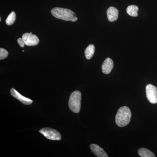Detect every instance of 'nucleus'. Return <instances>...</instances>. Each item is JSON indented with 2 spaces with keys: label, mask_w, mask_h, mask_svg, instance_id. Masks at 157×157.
I'll use <instances>...</instances> for the list:
<instances>
[{
  "label": "nucleus",
  "mask_w": 157,
  "mask_h": 157,
  "mask_svg": "<svg viewBox=\"0 0 157 157\" xmlns=\"http://www.w3.org/2000/svg\"><path fill=\"white\" fill-rule=\"evenodd\" d=\"M51 13L54 17L66 21L75 22L78 18L75 13L70 9L56 7L52 9Z\"/></svg>",
  "instance_id": "obj_1"
},
{
  "label": "nucleus",
  "mask_w": 157,
  "mask_h": 157,
  "mask_svg": "<svg viewBox=\"0 0 157 157\" xmlns=\"http://www.w3.org/2000/svg\"><path fill=\"white\" fill-rule=\"evenodd\" d=\"M132 117V112L128 107L124 106L118 110L115 122L118 126L124 127L128 124Z\"/></svg>",
  "instance_id": "obj_2"
},
{
  "label": "nucleus",
  "mask_w": 157,
  "mask_h": 157,
  "mask_svg": "<svg viewBox=\"0 0 157 157\" xmlns=\"http://www.w3.org/2000/svg\"><path fill=\"white\" fill-rule=\"evenodd\" d=\"M81 93L79 91H75L70 95L69 101V107L74 113H78L81 108Z\"/></svg>",
  "instance_id": "obj_3"
},
{
  "label": "nucleus",
  "mask_w": 157,
  "mask_h": 157,
  "mask_svg": "<svg viewBox=\"0 0 157 157\" xmlns=\"http://www.w3.org/2000/svg\"><path fill=\"white\" fill-rule=\"evenodd\" d=\"M39 132L49 140H59L61 139V135L59 132L55 129L45 128L41 129Z\"/></svg>",
  "instance_id": "obj_4"
},
{
  "label": "nucleus",
  "mask_w": 157,
  "mask_h": 157,
  "mask_svg": "<svg viewBox=\"0 0 157 157\" xmlns=\"http://www.w3.org/2000/svg\"><path fill=\"white\" fill-rule=\"evenodd\" d=\"M146 97L148 101L153 104L157 103V88L149 84L146 87Z\"/></svg>",
  "instance_id": "obj_5"
},
{
  "label": "nucleus",
  "mask_w": 157,
  "mask_h": 157,
  "mask_svg": "<svg viewBox=\"0 0 157 157\" xmlns=\"http://www.w3.org/2000/svg\"><path fill=\"white\" fill-rule=\"evenodd\" d=\"M22 38L25 44L27 46H35L39 42V38L32 33H25L22 35Z\"/></svg>",
  "instance_id": "obj_6"
},
{
  "label": "nucleus",
  "mask_w": 157,
  "mask_h": 157,
  "mask_svg": "<svg viewBox=\"0 0 157 157\" xmlns=\"http://www.w3.org/2000/svg\"><path fill=\"white\" fill-rule=\"evenodd\" d=\"M10 93L12 97L17 99L23 104L25 105H30L33 103V101L32 100L24 97L14 88H11L10 90Z\"/></svg>",
  "instance_id": "obj_7"
},
{
  "label": "nucleus",
  "mask_w": 157,
  "mask_h": 157,
  "mask_svg": "<svg viewBox=\"0 0 157 157\" xmlns=\"http://www.w3.org/2000/svg\"><path fill=\"white\" fill-rule=\"evenodd\" d=\"M113 62L112 59L107 58L105 59L102 64V72L105 74H109L113 68Z\"/></svg>",
  "instance_id": "obj_8"
},
{
  "label": "nucleus",
  "mask_w": 157,
  "mask_h": 157,
  "mask_svg": "<svg viewBox=\"0 0 157 157\" xmlns=\"http://www.w3.org/2000/svg\"><path fill=\"white\" fill-rule=\"evenodd\" d=\"M92 152L96 156L98 157H108V156L102 147L96 144H92L90 146Z\"/></svg>",
  "instance_id": "obj_9"
},
{
  "label": "nucleus",
  "mask_w": 157,
  "mask_h": 157,
  "mask_svg": "<svg viewBox=\"0 0 157 157\" xmlns=\"http://www.w3.org/2000/svg\"><path fill=\"white\" fill-rule=\"evenodd\" d=\"M107 18L110 22L115 21L118 17V11L115 7H110L107 11Z\"/></svg>",
  "instance_id": "obj_10"
},
{
  "label": "nucleus",
  "mask_w": 157,
  "mask_h": 157,
  "mask_svg": "<svg viewBox=\"0 0 157 157\" xmlns=\"http://www.w3.org/2000/svg\"><path fill=\"white\" fill-rule=\"evenodd\" d=\"M138 153L141 157H155L153 152L145 148H140L138 150Z\"/></svg>",
  "instance_id": "obj_11"
},
{
  "label": "nucleus",
  "mask_w": 157,
  "mask_h": 157,
  "mask_svg": "<svg viewBox=\"0 0 157 157\" xmlns=\"http://www.w3.org/2000/svg\"><path fill=\"white\" fill-rule=\"evenodd\" d=\"M95 49V48L94 45L93 44H90L86 48L85 51V55L87 59H90L92 57L94 54Z\"/></svg>",
  "instance_id": "obj_12"
},
{
  "label": "nucleus",
  "mask_w": 157,
  "mask_h": 157,
  "mask_svg": "<svg viewBox=\"0 0 157 157\" xmlns=\"http://www.w3.org/2000/svg\"><path fill=\"white\" fill-rule=\"evenodd\" d=\"M138 8L135 5L129 6L127 9V12L128 15L132 17H137L138 15Z\"/></svg>",
  "instance_id": "obj_13"
},
{
  "label": "nucleus",
  "mask_w": 157,
  "mask_h": 157,
  "mask_svg": "<svg viewBox=\"0 0 157 157\" xmlns=\"http://www.w3.org/2000/svg\"><path fill=\"white\" fill-rule=\"evenodd\" d=\"M16 20V14L14 11H12L6 20V24L8 25H11Z\"/></svg>",
  "instance_id": "obj_14"
},
{
  "label": "nucleus",
  "mask_w": 157,
  "mask_h": 157,
  "mask_svg": "<svg viewBox=\"0 0 157 157\" xmlns=\"http://www.w3.org/2000/svg\"><path fill=\"white\" fill-rule=\"evenodd\" d=\"M9 55V52L4 48H0V59L2 60L6 58Z\"/></svg>",
  "instance_id": "obj_15"
},
{
  "label": "nucleus",
  "mask_w": 157,
  "mask_h": 157,
  "mask_svg": "<svg viewBox=\"0 0 157 157\" xmlns=\"http://www.w3.org/2000/svg\"><path fill=\"white\" fill-rule=\"evenodd\" d=\"M17 43L19 44L20 46L21 47H22V48H23L25 46V44L24 41L23 40L22 38H19L17 39Z\"/></svg>",
  "instance_id": "obj_16"
},
{
  "label": "nucleus",
  "mask_w": 157,
  "mask_h": 157,
  "mask_svg": "<svg viewBox=\"0 0 157 157\" xmlns=\"http://www.w3.org/2000/svg\"><path fill=\"white\" fill-rule=\"evenodd\" d=\"M2 21V18H1V17H0V21Z\"/></svg>",
  "instance_id": "obj_17"
},
{
  "label": "nucleus",
  "mask_w": 157,
  "mask_h": 157,
  "mask_svg": "<svg viewBox=\"0 0 157 157\" xmlns=\"http://www.w3.org/2000/svg\"><path fill=\"white\" fill-rule=\"evenodd\" d=\"M22 52H24L25 51H24V50H23V51H22Z\"/></svg>",
  "instance_id": "obj_18"
}]
</instances>
